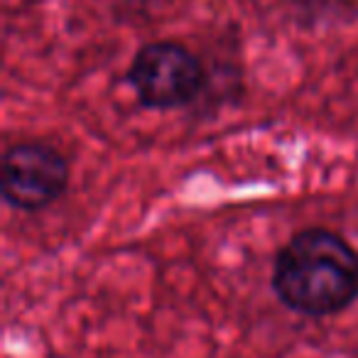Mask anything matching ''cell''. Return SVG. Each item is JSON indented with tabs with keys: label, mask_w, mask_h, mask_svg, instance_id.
<instances>
[{
	"label": "cell",
	"mask_w": 358,
	"mask_h": 358,
	"mask_svg": "<svg viewBox=\"0 0 358 358\" xmlns=\"http://www.w3.org/2000/svg\"><path fill=\"white\" fill-rule=\"evenodd\" d=\"M128 81L140 106L172 110L189 106L206 81L199 57L174 40H157L140 47L128 69Z\"/></svg>",
	"instance_id": "2"
},
{
	"label": "cell",
	"mask_w": 358,
	"mask_h": 358,
	"mask_svg": "<svg viewBox=\"0 0 358 358\" xmlns=\"http://www.w3.org/2000/svg\"><path fill=\"white\" fill-rule=\"evenodd\" d=\"M71 169L55 145L25 140L3 155V199L15 211H42L59 201Z\"/></svg>",
	"instance_id": "3"
},
{
	"label": "cell",
	"mask_w": 358,
	"mask_h": 358,
	"mask_svg": "<svg viewBox=\"0 0 358 358\" xmlns=\"http://www.w3.org/2000/svg\"><path fill=\"white\" fill-rule=\"evenodd\" d=\"M273 292L304 317H331L358 299V250L329 229H302L278 250Z\"/></svg>",
	"instance_id": "1"
}]
</instances>
